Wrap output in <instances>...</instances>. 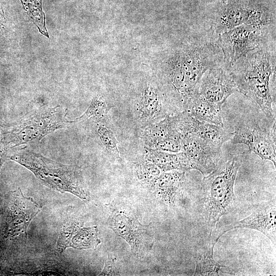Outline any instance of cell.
<instances>
[{
    "label": "cell",
    "instance_id": "9a60e30c",
    "mask_svg": "<svg viewBox=\"0 0 276 276\" xmlns=\"http://www.w3.org/2000/svg\"><path fill=\"white\" fill-rule=\"evenodd\" d=\"M100 243L97 226L83 227L76 222L64 227L60 231L57 248L62 252L68 247L79 249L95 248Z\"/></svg>",
    "mask_w": 276,
    "mask_h": 276
},
{
    "label": "cell",
    "instance_id": "4fadbf2b",
    "mask_svg": "<svg viewBox=\"0 0 276 276\" xmlns=\"http://www.w3.org/2000/svg\"><path fill=\"white\" fill-rule=\"evenodd\" d=\"M176 117L180 135L186 133L193 134L220 147L233 136V132L224 127L199 120L186 110L177 112Z\"/></svg>",
    "mask_w": 276,
    "mask_h": 276
},
{
    "label": "cell",
    "instance_id": "4316f807",
    "mask_svg": "<svg viewBox=\"0 0 276 276\" xmlns=\"http://www.w3.org/2000/svg\"><path fill=\"white\" fill-rule=\"evenodd\" d=\"M7 158V151L2 144H0V170L3 163Z\"/></svg>",
    "mask_w": 276,
    "mask_h": 276
},
{
    "label": "cell",
    "instance_id": "7a4b0ae2",
    "mask_svg": "<svg viewBox=\"0 0 276 276\" xmlns=\"http://www.w3.org/2000/svg\"><path fill=\"white\" fill-rule=\"evenodd\" d=\"M240 93L254 101L267 119L275 122L270 80L275 71V51L270 44L253 51L230 68Z\"/></svg>",
    "mask_w": 276,
    "mask_h": 276
},
{
    "label": "cell",
    "instance_id": "8992f818",
    "mask_svg": "<svg viewBox=\"0 0 276 276\" xmlns=\"http://www.w3.org/2000/svg\"><path fill=\"white\" fill-rule=\"evenodd\" d=\"M210 22L212 33L219 35L243 24L257 26L274 25L270 13L251 0H227L222 2Z\"/></svg>",
    "mask_w": 276,
    "mask_h": 276
},
{
    "label": "cell",
    "instance_id": "ffe728a7",
    "mask_svg": "<svg viewBox=\"0 0 276 276\" xmlns=\"http://www.w3.org/2000/svg\"><path fill=\"white\" fill-rule=\"evenodd\" d=\"M183 110H186L197 119L224 127L221 116V109L202 97L197 91L188 100ZM182 110V111H183Z\"/></svg>",
    "mask_w": 276,
    "mask_h": 276
},
{
    "label": "cell",
    "instance_id": "30bf717a",
    "mask_svg": "<svg viewBox=\"0 0 276 276\" xmlns=\"http://www.w3.org/2000/svg\"><path fill=\"white\" fill-rule=\"evenodd\" d=\"M275 201L262 202L255 205L251 214L247 217L227 225L220 227L210 235L217 242L225 233L237 228H248L258 231L268 237L275 245L276 241Z\"/></svg>",
    "mask_w": 276,
    "mask_h": 276
},
{
    "label": "cell",
    "instance_id": "277c9868",
    "mask_svg": "<svg viewBox=\"0 0 276 276\" xmlns=\"http://www.w3.org/2000/svg\"><path fill=\"white\" fill-rule=\"evenodd\" d=\"M240 166L239 161L232 158L219 164L213 171L203 177V210L210 235L221 217L233 206L234 185Z\"/></svg>",
    "mask_w": 276,
    "mask_h": 276
},
{
    "label": "cell",
    "instance_id": "7402d4cb",
    "mask_svg": "<svg viewBox=\"0 0 276 276\" xmlns=\"http://www.w3.org/2000/svg\"><path fill=\"white\" fill-rule=\"evenodd\" d=\"M25 11L39 31L49 37L45 27V15L41 7V0H20Z\"/></svg>",
    "mask_w": 276,
    "mask_h": 276
},
{
    "label": "cell",
    "instance_id": "83f0119b",
    "mask_svg": "<svg viewBox=\"0 0 276 276\" xmlns=\"http://www.w3.org/2000/svg\"><path fill=\"white\" fill-rule=\"evenodd\" d=\"M220 1H221V2H225V1H226L227 0H220Z\"/></svg>",
    "mask_w": 276,
    "mask_h": 276
},
{
    "label": "cell",
    "instance_id": "3957f363",
    "mask_svg": "<svg viewBox=\"0 0 276 276\" xmlns=\"http://www.w3.org/2000/svg\"><path fill=\"white\" fill-rule=\"evenodd\" d=\"M33 150L22 147L8 158L30 170L47 187L62 193H70L84 201L90 199L78 167L58 163Z\"/></svg>",
    "mask_w": 276,
    "mask_h": 276
},
{
    "label": "cell",
    "instance_id": "cb8c5ba5",
    "mask_svg": "<svg viewBox=\"0 0 276 276\" xmlns=\"http://www.w3.org/2000/svg\"><path fill=\"white\" fill-rule=\"evenodd\" d=\"M97 133L102 144L106 149L114 156L119 158L117 141L110 129L104 124H100L97 127Z\"/></svg>",
    "mask_w": 276,
    "mask_h": 276
},
{
    "label": "cell",
    "instance_id": "5b68a950",
    "mask_svg": "<svg viewBox=\"0 0 276 276\" xmlns=\"http://www.w3.org/2000/svg\"><path fill=\"white\" fill-rule=\"evenodd\" d=\"M66 110L61 106L42 107L27 114L14 124L6 134L11 147H38L47 135L72 123L66 118Z\"/></svg>",
    "mask_w": 276,
    "mask_h": 276
},
{
    "label": "cell",
    "instance_id": "d6986e66",
    "mask_svg": "<svg viewBox=\"0 0 276 276\" xmlns=\"http://www.w3.org/2000/svg\"><path fill=\"white\" fill-rule=\"evenodd\" d=\"M141 137L146 148L149 149H152L157 143L167 139L180 138L176 113L147 125L142 131Z\"/></svg>",
    "mask_w": 276,
    "mask_h": 276
},
{
    "label": "cell",
    "instance_id": "6da1fadb",
    "mask_svg": "<svg viewBox=\"0 0 276 276\" xmlns=\"http://www.w3.org/2000/svg\"><path fill=\"white\" fill-rule=\"evenodd\" d=\"M223 63L222 52L217 41L205 39H195L170 57L166 77L182 110L197 90L204 73Z\"/></svg>",
    "mask_w": 276,
    "mask_h": 276
},
{
    "label": "cell",
    "instance_id": "603a6c76",
    "mask_svg": "<svg viewBox=\"0 0 276 276\" xmlns=\"http://www.w3.org/2000/svg\"><path fill=\"white\" fill-rule=\"evenodd\" d=\"M107 109V105L103 97L97 96L92 99L83 114L71 121L72 123L88 120L99 121L105 117Z\"/></svg>",
    "mask_w": 276,
    "mask_h": 276
},
{
    "label": "cell",
    "instance_id": "2e32d148",
    "mask_svg": "<svg viewBox=\"0 0 276 276\" xmlns=\"http://www.w3.org/2000/svg\"><path fill=\"white\" fill-rule=\"evenodd\" d=\"M185 171H160L145 181L163 201L172 204L182 190L185 181Z\"/></svg>",
    "mask_w": 276,
    "mask_h": 276
},
{
    "label": "cell",
    "instance_id": "ba28073f",
    "mask_svg": "<svg viewBox=\"0 0 276 276\" xmlns=\"http://www.w3.org/2000/svg\"><path fill=\"white\" fill-rule=\"evenodd\" d=\"M231 140L234 145H247L249 151L275 166V123L270 130L254 120L240 122L235 126Z\"/></svg>",
    "mask_w": 276,
    "mask_h": 276
},
{
    "label": "cell",
    "instance_id": "7c38bea8",
    "mask_svg": "<svg viewBox=\"0 0 276 276\" xmlns=\"http://www.w3.org/2000/svg\"><path fill=\"white\" fill-rule=\"evenodd\" d=\"M109 227L126 240L135 256L141 255L150 245L149 225L141 224L135 216L122 212L116 214L110 219Z\"/></svg>",
    "mask_w": 276,
    "mask_h": 276
},
{
    "label": "cell",
    "instance_id": "d4e9b609",
    "mask_svg": "<svg viewBox=\"0 0 276 276\" xmlns=\"http://www.w3.org/2000/svg\"><path fill=\"white\" fill-rule=\"evenodd\" d=\"M161 151L169 153H178L181 151L180 138L167 139L157 143L152 148Z\"/></svg>",
    "mask_w": 276,
    "mask_h": 276
},
{
    "label": "cell",
    "instance_id": "44dd1931",
    "mask_svg": "<svg viewBox=\"0 0 276 276\" xmlns=\"http://www.w3.org/2000/svg\"><path fill=\"white\" fill-rule=\"evenodd\" d=\"M146 158L162 171L192 170L190 162L185 154L180 151L169 153L147 148Z\"/></svg>",
    "mask_w": 276,
    "mask_h": 276
},
{
    "label": "cell",
    "instance_id": "e0dca14e",
    "mask_svg": "<svg viewBox=\"0 0 276 276\" xmlns=\"http://www.w3.org/2000/svg\"><path fill=\"white\" fill-rule=\"evenodd\" d=\"M168 109L164 104L163 97L158 89L149 85L143 91L136 107L138 120L146 126L163 119L167 116Z\"/></svg>",
    "mask_w": 276,
    "mask_h": 276
},
{
    "label": "cell",
    "instance_id": "9c48e42d",
    "mask_svg": "<svg viewBox=\"0 0 276 276\" xmlns=\"http://www.w3.org/2000/svg\"><path fill=\"white\" fill-rule=\"evenodd\" d=\"M197 88L202 97L220 109L231 95L239 93L234 76L224 63L207 70Z\"/></svg>",
    "mask_w": 276,
    "mask_h": 276
},
{
    "label": "cell",
    "instance_id": "8fae6325",
    "mask_svg": "<svg viewBox=\"0 0 276 276\" xmlns=\"http://www.w3.org/2000/svg\"><path fill=\"white\" fill-rule=\"evenodd\" d=\"M181 151L188 158L192 169L204 176L213 171L220 164L221 147L215 146L193 134L180 135Z\"/></svg>",
    "mask_w": 276,
    "mask_h": 276
},
{
    "label": "cell",
    "instance_id": "ac0fdd59",
    "mask_svg": "<svg viewBox=\"0 0 276 276\" xmlns=\"http://www.w3.org/2000/svg\"><path fill=\"white\" fill-rule=\"evenodd\" d=\"M217 242L210 236L209 240L195 250L194 275H223L233 274L230 269L222 265L214 258V248Z\"/></svg>",
    "mask_w": 276,
    "mask_h": 276
},
{
    "label": "cell",
    "instance_id": "5bb4252c",
    "mask_svg": "<svg viewBox=\"0 0 276 276\" xmlns=\"http://www.w3.org/2000/svg\"><path fill=\"white\" fill-rule=\"evenodd\" d=\"M41 210L32 197H25L20 190L14 192L10 209L9 234L12 236L27 235L31 220Z\"/></svg>",
    "mask_w": 276,
    "mask_h": 276
},
{
    "label": "cell",
    "instance_id": "52a82bcc",
    "mask_svg": "<svg viewBox=\"0 0 276 276\" xmlns=\"http://www.w3.org/2000/svg\"><path fill=\"white\" fill-rule=\"evenodd\" d=\"M274 26L243 24L218 35L217 42L229 68L248 53L269 45L270 31Z\"/></svg>",
    "mask_w": 276,
    "mask_h": 276
},
{
    "label": "cell",
    "instance_id": "484cf974",
    "mask_svg": "<svg viewBox=\"0 0 276 276\" xmlns=\"http://www.w3.org/2000/svg\"><path fill=\"white\" fill-rule=\"evenodd\" d=\"M118 273V270L116 268L113 259L108 257L101 275H117Z\"/></svg>",
    "mask_w": 276,
    "mask_h": 276
}]
</instances>
